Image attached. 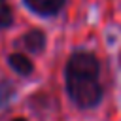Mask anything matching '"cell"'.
Masks as SVG:
<instances>
[{"label":"cell","mask_w":121,"mask_h":121,"mask_svg":"<svg viewBox=\"0 0 121 121\" xmlns=\"http://www.w3.org/2000/svg\"><path fill=\"white\" fill-rule=\"evenodd\" d=\"M100 64L89 51H76L66 62V93L79 108H93L102 98Z\"/></svg>","instance_id":"1"},{"label":"cell","mask_w":121,"mask_h":121,"mask_svg":"<svg viewBox=\"0 0 121 121\" xmlns=\"http://www.w3.org/2000/svg\"><path fill=\"white\" fill-rule=\"evenodd\" d=\"M66 0H25L26 8L38 15H55L62 9Z\"/></svg>","instance_id":"2"},{"label":"cell","mask_w":121,"mask_h":121,"mask_svg":"<svg viewBox=\"0 0 121 121\" xmlns=\"http://www.w3.org/2000/svg\"><path fill=\"white\" fill-rule=\"evenodd\" d=\"M8 62H9L11 70L17 72L19 76H30V74L34 72L32 60H30L26 55H23V53H11V55L8 57Z\"/></svg>","instance_id":"3"},{"label":"cell","mask_w":121,"mask_h":121,"mask_svg":"<svg viewBox=\"0 0 121 121\" xmlns=\"http://www.w3.org/2000/svg\"><path fill=\"white\" fill-rule=\"evenodd\" d=\"M23 43L25 47L30 51V53H42L43 47H45V34L38 28L34 30H28L25 36H23Z\"/></svg>","instance_id":"4"},{"label":"cell","mask_w":121,"mask_h":121,"mask_svg":"<svg viewBox=\"0 0 121 121\" xmlns=\"http://www.w3.org/2000/svg\"><path fill=\"white\" fill-rule=\"evenodd\" d=\"M13 93H15V87H13L9 81H0V108L6 106V104L11 100Z\"/></svg>","instance_id":"5"},{"label":"cell","mask_w":121,"mask_h":121,"mask_svg":"<svg viewBox=\"0 0 121 121\" xmlns=\"http://www.w3.org/2000/svg\"><path fill=\"white\" fill-rule=\"evenodd\" d=\"M13 23V11L8 4H2L0 2V30L2 28H8L9 25Z\"/></svg>","instance_id":"6"},{"label":"cell","mask_w":121,"mask_h":121,"mask_svg":"<svg viewBox=\"0 0 121 121\" xmlns=\"http://www.w3.org/2000/svg\"><path fill=\"white\" fill-rule=\"evenodd\" d=\"M13 121H26V119H23V117H17V119H13Z\"/></svg>","instance_id":"7"}]
</instances>
